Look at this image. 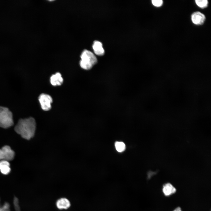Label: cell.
<instances>
[{
	"mask_svg": "<svg viewBox=\"0 0 211 211\" xmlns=\"http://www.w3.org/2000/svg\"><path fill=\"white\" fill-rule=\"evenodd\" d=\"M36 128L35 119L30 117L19 120L15 127V130L23 138L29 140L34 136Z\"/></svg>",
	"mask_w": 211,
	"mask_h": 211,
	"instance_id": "6da1fadb",
	"label": "cell"
},
{
	"mask_svg": "<svg viewBox=\"0 0 211 211\" xmlns=\"http://www.w3.org/2000/svg\"><path fill=\"white\" fill-rule=\"evenodd\" d=\"M80 65L81 68L85 70H89L97 62L96 57L91 52L84 50L81 55Z\"/></svg>",
	"mask_w": 211,
	"mask_h": 211,
	"instance_id": "7a4b0ae2",
	"label": "cell"
},
{
	"mask_svg": "<svg viewBox=\"0 0 211 211\" xmlns=\"http://www.w3.org/2000/svg\"><path fill=\"white\" fill-rule=\"evenodd\" d=\"M13 124V115L9 109L0 106V127L4 128H9Z\"/></svg>",
	"mask_w": 211,
	"mask_h": 211,
	"instance_id": "3957f363",
	"label": "cell"
},
{
	"mask_svg": "<svg viewBox=\"0 0 211 211\" xmlns=\"http://www.w3.org/2000/svg\"><path fill=\"white\" fill-rule=\"evenodd\" d=\"M38 100L43 110L48 111L50 109L53 100L50 95L45 93H42L39 96Z\"/></svg>",
	"mask_w": 211,
	"mask_h": 211,
	"instance_id": "277c9868",
	"label": "cell"
},
{
	"mask_svg": "<svg viewBox=\"0 0 211 211\" xmlns=\"http://www.w3.org/2000/svg\"><path fill=\"white\" fill-rule=\"evenodd\" d=\"M15 153L11 147L6 145L0 149V160L8 161L13 160L14 157Z\"/></svg>",
	"mask_w": 211,
	"mask_h": 211,
	"instance_id": "5b68a950",
	"label": "cell"
},
{
	"mask_svg": "<svg viewBox=\"0 0 211 211\" xmlns=\"http://www.w3.org/2000/svg\"><path fill=\"white\" fill-rule=\"evenodd\" d=\"M192 22L196 25H201L204 23L205 20V15L199 11L193 13L191 16Z\"/></svg>",
	"mask_w": 211,
	"mask_h": 211,
	"instance_id": "8992f818",
	"label": "cell"
},
{
	"mask_svg": "<svg viewBox=\"0 0 211 211\" xmlns=\"http://www.w3.org/2000/svg\"><path fill=\"white\" fill-rule=\"evenodd\" d=\"M50 81L52 85L55 86H58L63 83V79L61 74L57 72L51 76Z\"/></svg>",
	"mask_w": 211,
	"mask_h": 211,
	"instance_id": "52a82bcc",
	"label": "cell"
},
{
	"mask_svg": "<svg viewBox=\"0 0 211 211\" xmlns=\"http://www.w3.org/2000/svg\"><path fill=\"white\" fill-rule=\"evenodd\" d=\"M92 47L96 54L99 56H102L104 54V50L101 42L95 41Z\"/></svg>",
	"mask_w": 211,
	"mask_h": 211,
	"instance_id": "ba28073f",
	"label": "cell"
},
{
	"mask_svg": "<svg viewBox=\"0 0 211 211\" xmlns=\"http://www.w3.org/2000/svg\"><path fill=\"white\" fill-rule=\"evenodd\" d=\"M162 191L165 195L169 196L175 193L176 189L171 184L167 183L163 185Z\"/></svg>",
	"mask_w": 211,
	"mask_h": 211,
	"instance_id": "9c48e42d",
	"label": "cell"
},
{
	"mask_svg": "<svg viewBox=\"0 0 211 211\" xmlns=\"http://www.w3.org/2000/svg\"><path fill=\"white\" fill-rule=\"evenodd\" d=\"M56 204L57 207L59 209H67L70 206V201L65 198H62L58 200Z\"/></svg>",
	"mask_w": 211,
	"mask_h": 211,
	"instance_id": "30bf717a",
	"label": "cell"
},
{
	"mask_svg": "<svg viewBox=\"0 0 211 211\" xmlns=\"http://www.w3.org/2000/svg\"><path fill=\"white\" fill-rule=\"evenodd\" d=\"M0 171L3 174L6 175L10 171V164L8 161L6 160L0 161Z\"/></svg>",
	"mask_w": 211,
	"mask_h": 211,
	"instance_id": "8fae6325",
	"label": "cell"
},
{
	"mask_svg": "<svg viewBox=\"0 0 211 211\" xmlns=\"http://www.w3.org/2000/svg\"><path fill=\"white\" fill-rule=\"evenodd\" d=\"M115 147L116 150L119 152H123L126 148L125 144L122 142H116L115 143Z\"/></svg>",
	"mask_w": 211,
	"mask_h": 211,
	"instance_id": "7c38bea8",
	"label": "cell"
},
{
	"mask_svg": "<svg viewBox=\"0 0 211 211\" xmlns=\"http://www.w3.org/2000/svg\"><path fill=\"white\" fill-rule=\"evenodd\" d=\"M195 2L197 5L202 8L206 7L208 4V1L207 0H196Z\"/></svg>",
	"mask_w": 211,
	"mask_h": 211,
	"instance_id": "4fadbf2b",
	"label": "cell"
},
{
	"mask_svg": "<svg viewBox=\"0 0 211 211\" xmlns=\"http://www.w3.org/2000/svg\"><path fill=\"white\" fill-rule=\"evenodd\" d=\"M152 1L153 5L156 7H160L163 4V1L162 0H152Z\"/></svg>",
	"mask_w": 211,
	"mask_h": 211,
	"instance_id": "5bb4252c",
	"label": "cell"
},
{
	"mask_svg": "<svg viewBox=\"0 0 211 211\" xmlns=\"http://www.w3.org/2000/svg\"><path fill=\"white\" fill-rule=\"evenodd\" d=\"M173 211H182L180 207H178L176 208Z\"/></svg>",
	"mask_w": 211,
	"mask_h": 211,
	"instance_id": "9a60e30c",
	"label": "cell"
}]
</instances>
